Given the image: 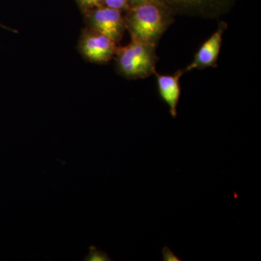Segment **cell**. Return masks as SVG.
Masks as SVG:
<instances>
[{
  "label": "cell",
  "instance_id": "obj_1",
  "mask_svg": "<svg viewBox=\"0 0 261 261\" xmlns=\"http://www.w3.org/2000/svg\"><path fill=\"white\" fill-rule=\"evenodd\" d=\"M125 23L132 39L152 44L166 27V19L157 2L130 7Z\"/></svg>",
  "mask_w": 261,
  "mask_h": 261
},
{
  "label": "cell",
  "instance_id": "obj_2",
  "mask_svg": "<svg viewBox=\"0 0 261 261\" xmlns=\"http://www.w3.org/2000/svg\"><path fill=\"white\" fill-rule=\"evenodd\" d=\"M116 65L122 75L129 79H142L155 71L154 44L132 39L124 47L117 48Z\"/></svg>",
  "mask_w": 261,
  "mask_h": 261
},
{
  "label": "cell",
  "instance_id": "obj_3",
  "mask_svg": "<svg viewBox=\"0 0 261 261\" xmlns=\"http://www.w3.org/2000/svg\"><path fill=\"white\" fill-rule=\"evenodd\" d=\"M117 43L111 38L87 27L81 35L79 49L87 61L94 63H106L116 54Z\"/></svg>",
  "mask_w": 261,
  "mask_h": 261
},
{
  "label": "cell",
  "instance_id": "obj_4",
  "mask_svg": "<svg viewBox=\"0 0 261 261\" xmlns=\"http://www.w3.org/2000/svg\"><path fill=\"white\" fill-rule=\"evenodd\" d=\"M87 27L111 38L118 43L126 29L125 18L121 10L103 6L84 14Z\"/></svg>",
  "mask_w": 261,
  "mask_h": 261
},
{
  "label": "cell",
  "instance_id": "obj_5",
  "mask_svg": "<svg viewBox=\"0 0 261 261\" xmlns=\"http://www.w3.org/2000/svg\"><path fill=\"white\" fill-rule=\"evenodd\" d=\"M224 27L225 25L220 27L219 29L201 46L200 49L196 53L193 61L187 67L186 71L216 65L222 44Z\"/></svg>",
  "mask_w": 261,
  "mask_h": 261
},
{
  "label": "cell",
  "instance_id": "obj_6",
  "mask_svg": "<svg viewBox=\"0 0 261 261\" xmlns=\"http://www.w3.org/2000/svg\"><path fill=\"white\" fill-rule=\"evenodd\" d=\"M183 72L179 70L173 75H157L160 95L169 108V112L173 118L177 116V107L181 95L180 78Z\"/></svg>",
  "mask_w": 261,
  "mask_h": 261
},
{
  "label": "cell",
  "instance_id": "obj_7",
  "mask_svg": "<svg viewBox=\"0 0 261 261\" xmlns=\"http://www.w3.org/2000/svg\"><path fill=\"white\" fill-rule=\"evenodd\" d=\"M79 8L84 14L104 5V0H75Z\"/></svg>",
  "mask_w": 261,
  "mask_h": 261
},
{
  "label": "cell",
  "instance_id": "obj_8",
  "mask_svg": "<svg viewBox=\"0 0 261 261\" xmlns=\"http://www.w3.org/2000/svg\"><path fill=\"white\" fill-rule=\"evenodd\" d=\"M104 5L122 12L128 11L130 8L128 0H104Z\"/></svg>",
  "mask_w": 261,
  "mask_h": 261
},
{
  "label": "cell",
  "instance_id": "obj_9",
  "mask_svg": "<svg viewBox=\"0 0 261 261\" xmlns=\"http://www.w3.org/2000/svg\"><path fill=\"white\" fill-rule=\"evenodd\" d=\"M171 1L174 2L178 4L187 5V6H197V5L204 4L211 0H171Z\"/></svg>",
  "mask_w": 261,
  "mask_h": 261
},
{
  "label": "cell",
  "instance_id": "obj_10",
  "mask_svg": "<svg viewBox=\"0 0 261 261\" xmlns=\"http://www.w3.org/2000/svg\"><path fill=\"white\" fill-rule=\"evenodd\" d=\"M163 258H164L163 260H180L167 247L163 248Z\"/></svg>",
  "mask_w": 261,
  "mask_h": 261
},
{
  "label": "cell",
  "instance_id": "obj_11",
  "mask_svg": "<svg viewBox=\"0 0 261 261\" xmlns=\"http://www.w3.org/2000/svg\"><path fill=\"white\" fill-rule=\"evenodd\" d=\"M90 260H106L108 255L104 252L100 251L92 252V255L89 256Z\"/></svg>",
  "mask_w": 261,
  "mask_h": 261
},
{
  "label": "cell",
  "instance_id": "obj_12",
  "mask_svg": "<svg viewBox=\"0 0 261 261\" xmlns=\"http://www.w3.org/2000/svg\"><path fill=\"white\" fill-rule=\"evenodd\" d=\"M148 2H156V0H128V5L130 7L137 6V5L148 3Z\"/></svg>",
  "mask_w": 261,
  "mask_h": 261
},
{
  "label": "cell",
  "instance_id": "obj_13",
  "mask_svg": "<svg viewBox=\"0 0 261 261\" xmlns=\"http://www.w3.org/2000/svg\"><path fill=\"white\" fill-rule=\"evenodd\" d=\"M0 25H2L1 24H0ZM2 27H3V25H2Z\"/></svg>",
  "mask_w": 261,
  "mask_h": 261
}]
</instances>
